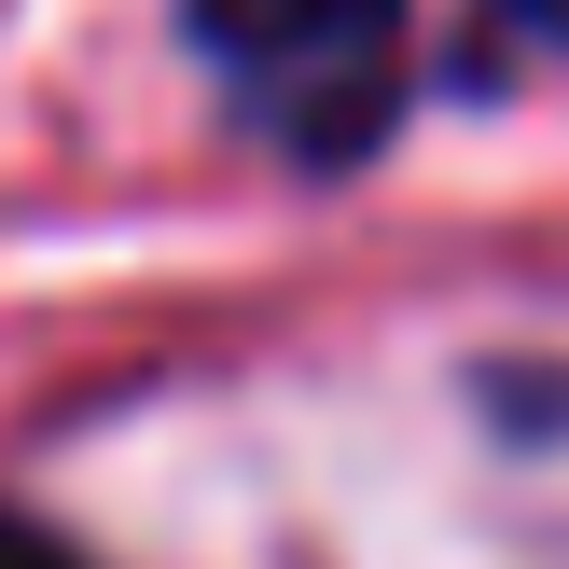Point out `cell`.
I'll use <instances>...</instances> for the list:
<instances>
[{
	"label": "cell",
	"instance_id": "cell-1",
	"mask_svg": "<svg viewBox=\"0 0 569 569\" xmlns=\"http://www.w3.org/2000/svg\"><path fill=\"white\" fill-rule=\"evenodd\" d=\"M194 56L278 167H361L403 111V0H194Z\"/></svg>",
	"mask_w": 569,
	"mask_h": 569
},
{
	"label": "cell",
	"instance_id": "cell-2",
	"mask_svg": "<svg viewBox=\"0 0 569 569\" xmlns=\"http://www.w3.org/2000/svg\"><path fill=\"white\" fill-rule=\"evenodd\" d=\"M0 569H83V556H70V542H42L28 515H0Z\"/></svg>",
	"mask_w": 569,
	"mask_h": 569
},
{
	"label": "cell",
	"instance_id": "cell-3",
	"mask_svg": "<svg viewBox=\"0 0 569 569\" xmlns=\"http://www.w3.org/2000/svg\"><path fill=\"white\" fill-rule=\"evenodd\" d=\"M500 14H515L528 42H569V0H500Z\"/></svg>",
	"mask_w": 569,
	"mask_h": 569
}]
</instances>
